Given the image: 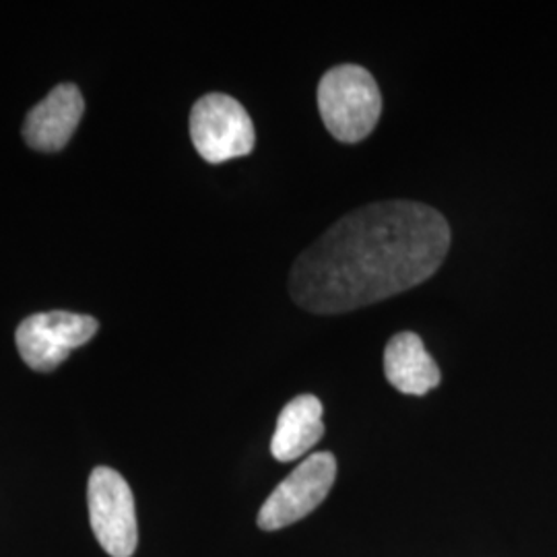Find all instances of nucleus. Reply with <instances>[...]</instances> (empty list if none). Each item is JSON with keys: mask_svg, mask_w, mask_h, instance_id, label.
Here are the masks:
<instances>
[{"mask_svg": "<svg viewBox=\"0 0 557 557\" xmlns=\"http://www.w3.org/2000/svg\"><path fill=\"white\" fill-rule=\"evenodd\" d=\"M450 248V225L434 207L384 200L359 207L299 255L289 292L312 314H343L428 281Z\"/></svg>", "mask_w": 557, "mask_h": 557, "instance_id": "1", "label": "nucleus"}, {"mask_svg": "<svg viewBox=\"0 0 557 557\" xmlns=\"http://www.w3.org/2000/svg\"><path fill=\"white\" fill-rule=\"evenodd\" d=\"M319 112L326 131L341 143H359L379 124V83L359 64H338L319 83Z\"/></svg>", "mask_w": 557, "mask_h": 557, "instance_id": "2", "label": "nucleus"}, {"mask_svg": "<svg viewBox=\"0 0 557 557\" xmlns=\"http://www.w3.org/2000/svg\"><path fill=\"white\" fill-rule=\"evenodd\" d=\"M190 139L202 160L223 163L252 153L257 133L252 119L236 98L207 94L193 106Z\"/></svg>", "mask_w": 557, "mask_h": 557, "instance_id": "3", "label": "nucleus"}, {"mask_svg": "<svg viewBox=\"0 0 557 557\" xmlns=\"http://www.w3.org/2000/svg\"><path fill=\"white\" fill-rule=\"evenodd\" d=\"M87 506L94 535L103 552L112 557L133 556L139 543V529L135 496L126 479L110 467L94 469L87 483Z\"/></svg>", "mask_w": 557, "mask_h": 557, "instance_id": "4", "label": "nucleus"}, {"mask_svg": "<svg viewBox=\"0 0 557 557\" xmlns=\"http://www.w3.org/2000/svg\"><path fill=\"white\" fill-rule=\"evenodd\" d=\"M100 331V322L87 314L64 310L40 312L23 320L15 333L20 356L36 372H52L71 351L87 345Z\"/></svg>", "mask_w": 557, "mask_h": 557, "instance_id": "5", "label": "nucleus"}, {"mask_svg": "<svg viewBox=\"0 0 557 557\" xmlns=\"http://www.w3.org/2000/svg\"><path fill=\"white\" fill-rule=\"evenodd\" d=\"M337 479V460L331 453H317L304 458L289 478L283 479L275 492L262 504L259 527L278 531L314 512Z\"/></svg>", "mask_w": 557, "mask_h": 557, "instance_id": "6", "label": "nucleus"}, {"mask_svg": "<svg viewBox=\"0 0 557 557\" xmlns=\"http://www.w3.org/2000/svg\"><path fill=\"white\" fill-rule=\"evenodd\" d=\"M85 112V100L79 87L60 83L40 103H36L23 122V139L41 151L57 153L69 145Z\"/></svg>", "mask_w": 557, "mask_h": 557, "instance_id": "7", "label": "nucleus"}, {"mask_svg": "<svg viewBox=\"0 0 557 557\" xmlns=\"http://www.w3.org/2000/svg\"><path fill=\"white\" fill-rule=\"evenodd\" d=\"M386 380L403 395L423 397L442 380L438 363L416 333H398L384 349Z\"/></svg>", "mask_w": 557, "mask_h": 557, "instance_id": "8", "label": "nucleus"}, {"mask_svg": "<svg viewBox=\"0 0 557 557\" xmlns=\"http://www.w3.org/2000/svg\"><path fill=\"white\" fill-rule=\"evenodd\" d=\"M324 436L322 403L314 395H299L278 413L271 453L281 462L298 460Z\"/></svg>", "mask_w": 557, "mask_h": 557, "instance_id": "9", "label": "nucleus"}]
</instances>
